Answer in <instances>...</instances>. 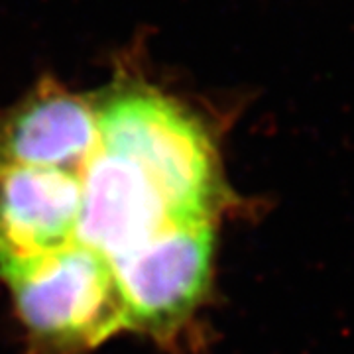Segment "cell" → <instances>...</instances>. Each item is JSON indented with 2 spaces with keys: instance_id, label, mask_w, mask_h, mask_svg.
<instances>
[{
  "instance_id": "cell-1",
  "label": "cell",
  "mask_w": 354,
  "mask_h": 354,
  "mask_svg": "<svg viewBox=\"0 0 354 354\" xmlns=\"http://www.w3.org/2000/svg\"><path fill=\"white\" fill-rule=\"evenodd\" d=\"M97 111L99 142L134 160L181 221H215L230 197L218 150L199 116L144 83L114 85L97 99Z\"/></svg>"
},
{
  "instance_id": "cell-2",
  "label": "cell",
  "mask_w": 354,
  "mask_h": 354,
  "mask_svg": "<svg viewBox=\"0 0 354 354\" xmlns=\"http://www.w3.org/2000/svg\"><path fill=\"white\" fill-rule=\"evenodd\" d=\"M0 276L26 329L50 348L87 351L128 327L113 264L77 241Z\"/></svg>"
},
{
  "instance_id": "cell-3",
  "label": "cell",
  "mask_w": 354,
  "mask_h": 354,
  "mask_svg": "<svg viewBox=\"0 0 354 354\" xmlns=\"http://www.w3.org/2000/svg\"><path fill=\"white\" fill-rule=\"evenodd\" d=\"M213 223H177L113 260L128 327L171 337L203 304L213 266Z\"/></svg>"
},
{
  "instance_id": "cell-4",
  "label": "cell",
  "mask_w": 354,
  "mask_h": 354,
  "mask_svg": "<svg viewBox=\"0 0 354 354\" xmlns=\"http://www.w3.org/2000/svg\"><path fill=\"white\" fill-rule=\"evenodd\" d=\"M185 223L134 160L99 142L81 171L75 241L109 262Z\"/></svg>"
},
{
  "instance_id": "cell-5",
  "label": "cell",
  "mask_w": 354,
  "mask_h": 354,
  "mask_svg": "<svg viewBox=\"0 0 354 354\" xmlns=\"http://www.w3.org/2000/svg\"><path fill=\"white\" fill-rule=\"evenodd\" d=\"M99 146L97 99L46 77L0 114V164L81 174Z\"/></svg>"
},
{
  "instance_id": "cell-6",
  "label": "cell",
  "mask_w": 354,
  "mask_h": 354,
  "mask_svg": "<svg viewBox=\"0 0 354 354\" xmlns=\"http://www.w3.org/2000/svg\"><path fill=\"white\" fill-rule=\"evenodd\" d=\"M81 174L0 164V272L75 242Z\"/></svg>"
}]
</instances>
